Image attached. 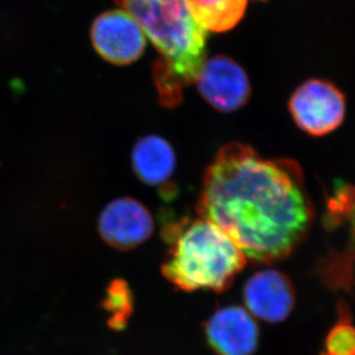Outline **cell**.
<instances>
[{"label": "cell", "mask_w": 355, "mask_h": 355, "mask_svg": "<svg viewBox=\"0 0 355 355\" xmlns=\"http://www.w3.org/2000/svg\"><path fill=\"white\" fill-rule=\"evenodd\" d=\"M243 298L246 309L254 318L278 323L286 320L295 309V285L284 272L263 269L246 281Z\"/></svg>", "instance_id": "ba28073f"}, {"label": "cell", "mask_w": 355, "mask_h": 355, "mask_svg": "<svg viewBox=\"0 0 355 355\" xmlns=\"http://www.w3.org/2000/svg\"><path fill=\"white\" fill-rule=\"evenodd\" d=\"M131 164L135 174L144 184L160 187L171 181L175 174L176 155L164 138L150 135L135 144Z\"/></svg>", "instance_id": "8fae6325"}, {"label": "cell", "mask_w": 355, "mask_h": 355, "mask_svg": "<svg viewBox=\"0 0 355 355\" xmlns=\"http://www.w3.org/2000/svg\"><path fill=\"white\" fill-rule=\"evenodd\" d=\"M321 355H355V325L349 306L338 304V318L330 329Z\"/></svg>", "instance_id": "5bb4252c"}, {"label": "cell", "mask_w": 355, "mask_h": 355, "mask_svg": "<svg viewBox=\"0 0 355 355\" xmlns=\"http://www.w3.org/2000/svg\"><path fill=\"white\" fill-rule=\"evenodd\" d=\"M192 17L206 31L225 33L241 22L248 0H185Z\"/></svg>", "instance_id": "7c38bea8"}, {"label": "cell", "mask_w": 355, "mask_h": 355, "mask_svg": "<svg viewBox=\"0 0 355 355\" xmlns=\"http://www.w3.org/2000/svg\"><path fill=\"white\" fill-rule=\"evenodd\" d=\"M98 229L111 248L130 251L144 244L155 232V220L148 208L134 198L112 200L99 215Z\"/></svg>", "instance_id": "52a82bcc"}, {"label": "cell", "mask_w": 355, "mask_h": 355, "mask_svg": "<svg viewBox=\"0 0 355 355\" xmlns=\"http://www.w3.org/2000/svg\"><path fill=\"white\" fill-rule=\"evenodd\" d=\"M164 236L169 250L162 274L182 291H227L248 262L232 238L202 218L171 223Z\"/></svg>", "instance_id": "3957f363"}, {"label": "cell", "mask_w": 355, "mask_h": 355, "mask_svg": "<svg viewBox=\"0 0 355 355\" xmlns=\"http://www.w3.org/2000/svg\"><path fill=\"white\" fill-rule=\"evenodd\" d=\"M197 214L220 227L250 261L272 265L309 236L315 209L295 161L263 159L232 143L205 171Z\"/></svg>", "instance_id": "6da1fadb"}, {"label": "cell", "mask_w": 355, "mask_h": 355, "mask_svg": "<svg viewBox=\"0 0 355 355\" xmlns=\"http://www.w3.org/2000/svg\"><path fill=\"white\" fill-rule=\"evenodd\" d=\"M195 83L201 97L223 113L238 111L251 96L246 71L232 58L221 54L206 59Z\"/></svg>", "instance_id": "8992f818"}, {"label": "cell", "mask_w": 355, "mask_h": 355, "mask_svg": "<svg viewBox=\"0 0 355 355\" xmlns=\"http://www.w3.org/2000/svg\"><path fill=\"white\" fill-rule=\"evenodd\" d=\"M114 1L132 15L158 51L153 78L161 104L178 106L207 59V31L192 17L185 0Z\"/></svg>", "instance_id": "7a4b0ae2"}, {"label": "cell", "mask_w": 355, "mask_h": 355, "mask_svg": "<svg viewBox=\"0 0 355 355\" xmlns=\"http://www.w3.org/2000/svg\"><path fill=\"white\" fill-rule=\"evenodd\" d=\"M91 43L99 57L115 66L134 64L144 53L146 36L127 10H107L94 21Z\"/></svg>", "instance_id": "5b68a950"}, {"label": "cell", "mask_w": 355, "mask_h": 355, "mask_svg": "<svg viewBox=\"0 0 355 355\" xmlns=\"http://www.w3.org/2000/svg\"><path fill=\"white\" fill-rule=\"evenodd\" d=\"M105 311L110 313L108 325L113 330H123L134 312V295L122 278H115L108 284L103 300Z\"/></svg>", "instance_id": "4fadbf2b"}, {"label": "cell", "mask_w": 355, "mask_h": 355, "mask_svg": "<svg viewBox=\"0 0 355 355\" xmlns=\"http://www.w3.org/2000/svg\"><path fill=\"white\" fill-rule=\"evenodd\" d=\"M292 119L306 134L322 137L340 127L345 119L346 98L329 80H306L288 101Z\"/></svg>", "instance_id": "277c9868"}, {"label": "cell", "mask_w": 355, "mask_h": 355, "mask_svg": "<svg viewBox=\"0 0 355 355\" xmlns=\"http://www.w3.org/2000/svg\"><path fill=\"white\" fill-rule=\"evenodd\" d=\"M205 336L216 355H252L258 349L260 331L248 309L230 305L208 318Z\"/></svg>", "instance_id": "9c48e42d"}, {"label": "cell", "mask_w": 355, "mask_h": 355, "mask_svg": "<svg viewBox=\"0 0 355 355\" xmlns=\"http://www.w3.org/2000/svg\"><path fill=\"white\" fill-rule=\"evenodd\" d=\"M335 198L330 201L329 209L342 214L349 220V238L345 250L331 259H324V263L318 266V274L331 288H352L355 286V188L346 185L336 191Z\"/></svg>", "instance_id": "30bf717a"}]
</instances>
